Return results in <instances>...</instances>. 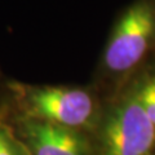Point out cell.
<instances>
[{"mask_svg": "<svg viewBox=\"0 0 155 155\" xmlns=\"http://www.w3.org/2000/svg\"><path fill=\"white\" fill-rule=\"evenodd\" d=\"M26 101L30 119L74 129L88 123L94 111L91 94L78 88H36L30 92Z\"/></svg>", "mask_w": 155, "mask_h": 155, "instance_id": "obj_3", "label": "cell"}, {"mask_svg": "<svg viewBox=\"0 0 155 155\" xmlns=\"http://www.w3.org/2000/svg\"><path fill=\"white\" fill-rule=\"evenodd\" d=\"M134 92L145 113L155 125V76L143 80L137 88H134Z\"/></svg>", "mask_w": 155, "mask_h": 155, "instance_id": "obj_5", "label": "cell"}, {"mask_svg": "<svg viewBox=\"0 0 155 155\" xmlns=\"http://www.w3.org/2000/svg\"><path fill=\"white\" fill-rule=\"evenodd\" d=\"M154 145L155 125L133 89L106 116L98 155H150Z\"/></svg>", "mask_w": 155, "mask_h": 155, "instance_id": "obj_1", "label": "cell"}, {"mask_svg": "<svg viewBox=\"0 0 155 155\" xmlns=\"http://www.w3.org/2000/svg\"><path fill=\"white\" fill-rule=\"evenodd\" d=\"M27 147L31 155H87L85 138L76 129L28 119L25 123Z\"/></svg>", "mask_w": 155, "mask_h": 155, "instance_id": "obj_4", "label": "cell"}, {"mask_svg": "<svg viewBox=\"0 0 155 155\" xmlns=\"http://www.w3.org/2000/svg\"><path fill=\"white\" fill-rule=\"evenodd\" d=\"M155 39V5L151 0H137L116 23L104 56L106 67L124 72L138 64Z\"/></svg>", "mask_w": 155, "mask_h": 155, "instance_id": "obj_2", "label": "cell"}, {"mask_svg": "<svg viewBox=\"0 0 155 155\" xmlns=\"http://www.w3.org/2000/svg\"><path fill=\"white\" fill-rule=\"evenodd\" d=\"M0 155H30V150L14 137L7 127L0 124Z\"/></svg>", "mask_w": 155, "mask_h": 155, "instance_id": "obj_6", "label": "cell"}]
</instances>
